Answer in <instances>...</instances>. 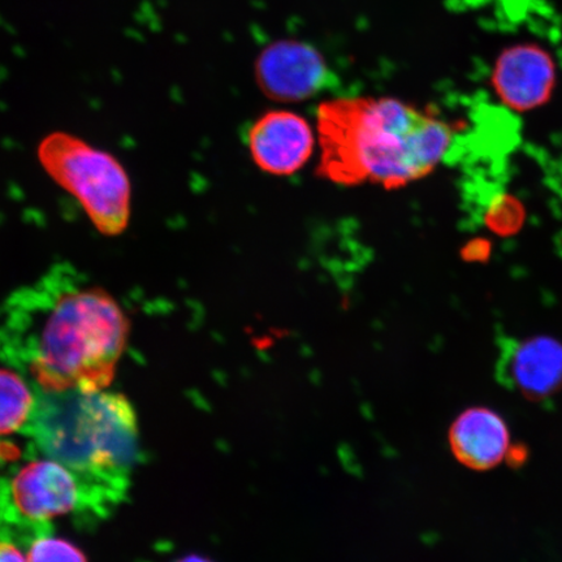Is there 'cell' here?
Wrapping results in <instances>:
<instances>
[{"label": "cell", "instance_id": "3", "mask_svg": "<svg viewBox=\"0 0 562 562\" xmlns=\"http://www.w3.org/2000/svg\"><path fill=\"white\" fill-rule=\"evenodd\" d=\"M27 434L79 481L83 510L103 517L124 501L138 453L135 407L115 392L37 390Z\"/></svg>", "mask_w": 562, "mask_h": 562}, {"label": "cell", "instance_id": "14", "mask_svg": "<svg viewBox=\"0 0 562 562\" xmlns=\"http://www.w3.org/2000/svg\"><path fill=\"white\" fill-rule=\"evenodd\" d=\"M175 562H215L206 557H202V554H187V557L179 559Z\"/></svg>", "mask_w": 562, "mask_h": 562}, {"label": "cell", "instance_id": "9", "mask_svg": "<svg viewBox=\"0 0 562 562\" xmlns=\"http://www.w3.org/2000/svg\"><path fill=\"white\" fill-rule=\"evenodd\" d=\"M554 77L550 54L537 45L524 44L512 46L501 55L492 83L509 108L529 111L550 100Z\"/></svg>", "mask_w": 562, "mask_h": 562}, {"label": "cell", "instance_id": "10", "mask_svg": "<svg viewBox=\"0 0 562 562\" xmlns=\"http://www.w3.org/2000/svg\"><path fill=\"white\" fill-rule=\"evenodd\" d=\"M507 424L487 407H472L456 418L449 430V446L463 467L490 470L501 463L509 451Z\"/></svg>", "mask_w": 562, "mask_h": 562}, {"label": "cell", "instance_id": "1", "mask_svg": "<svg viewBox=\"0 0 562 562\" xmlns=\"http://www.w3.org/2000/svg\"><path fill=\"white\" fill-rule=\"evenodd\" d=\"M128 336L116 300L60 266L5 301L0 353L37 390L97 392L114 379Z\"/></svg>", "mask_w": 562, "mask_h": 562}, {"label": "cell", "instance_id": "2", "mask_svg": "<svg viewBox=\"0 0 562 562\" xmlns=\"http://www.w3.org/2000/svg\"><path fill=\"white\" fill-rule=\"evenodd\" d=\"M318 175L337 186L397 189L426 178L448 154L451 126L396 98L353 97L316 111Z\"/></svg>", "mask_w": 562, "mask_h": 562}, {"label": "cell", "instance_id": "5", "mask_svg": "<svg viewBox=\"0 0 562 562\" xmlns=\"http://www.w3.org/2000/svg\"><path fill=\"white\" fill-rule=\"evenodd\" d=\"M83 512L79 481L61 463L31 460L0 476V540L26 542L48 536L53 521Z\"/></svg>", "mask_w": 562, "mask_h": 562}, {"label": "cell", "instance_id": "11", "mask_svg": "<svg viewBox=\"0 0 562 562\" xmlns=\"http://www.w3.org/2000/svg\"><path fill=\"white\" fill-rule=\"evenodd\" d=\"M35 396L18 372L0 369V437L15 434L30 424Z\"/></svg>", "mask_w": 562, "mask_h": 562}, {"label": "cell", "instance_id": "4", "mask_svg": "<svg viewBox=\"0 0 562 562\" xmlns=\"http://www.w3.org/2000/svg\"><path fill=\"white\" fill-rule=\"evenodd\" d=\"M38 158L45 171L79 201L101 234L117 236L128 227L131 181L111 154L67 133H53L42 139Z\"/></svg>", "mask_w": 562, "mask_h": 562}, {"label": "cell", "instance_id": "6", "mask_svg": "<svg viewBox=\"0 0 562 562\" xmlns=\"http://www.w3.org/2000/svg\"><path fill=\"white\" fill-rule=\"evenodd\" d=\"M246 140L255 164L272 176L296 173L312 158L315 146L311 124L286 110H272L258 117Z\"/></svg>", "mask_w": 562, "mask_h": 562}, {"label": "cell", "instance_id": "13", "mask_svg": "<svg viewBox=\"0 0 562 562\" xmlns=\"http://www.w3.org/2000/svg\"><path fill=\"white\" fill-rule=\"evenodd\" d=\"M0 562H27L15 543L0 540Z\"/></svg>", "mask_w": 562, "mask_h": 562}, {"label": "cell", "instance_id": "12", "mask_svg": "<svg viewBox=\"0 0 562 562\" xmlns=\"http://www.w3.org/2000/svg\"><path fill=\"white\" fill-rule=\"evenodd\" d=\"M27 562H88L79 548L59 538L48 536L33 540Z\"/></svg>", "mask_w": 562, "mask_h": 562}, {"label": "cell", "instance_id": "8", "mask_svg": "<svg viewBox=\"0 0 562 562\" xmlns=\"http://www.w3.org/2000/svg\"><path fill=\"white\" fill-rule=\"evenodd\" d=\"M263 93L280 102L307 100L328 81V70L318 53L294 42H281L266 50L257 65Z\"/></svg>", "mask_w": 562, "mask_h": 562}, {"label": "cell", "instance_id": "7", "mask_svg": "<svg viewBox=\"0 0 562 562\" xmlns=\"http://www.w3.org/2000/svg\"><path fill=\"white\" fill-rule=\"evenodd\" d=\"M497 375L503 385L533 402L557 395L562 386V344L547 336L504 340Z\"/></svg>", "mask_w": 562, "mask_h": 562}]
</instances>
